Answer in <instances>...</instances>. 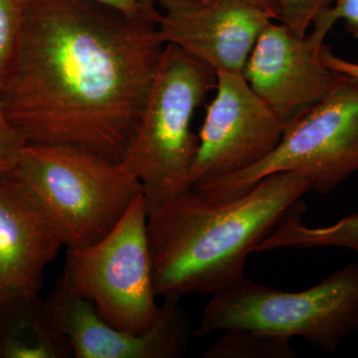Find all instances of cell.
Wrapping results in <instances>:
<instances>
[{
    "mask_svg": "<svg viewBox=\"0 0 358 358\" xmlns=\"http://www.w3.org/2000/svg\"><path fill=\"white\" fill-rule=\"evenodd\" d=\"M157 11L127 15L90 0H26L0 102L27 145L122 159L166 44Z\"/></svg>",
    "mask_w": 358,
    "mask_h": 358,
    "instance_id": "cell-1",
    "label": "cell"
},
{
    "mask_svg": "<svg viewBox=\"0 0 358 358\" xmlns=\"http://www.w3.org/2000/svg\"><path fill=\"white\" fill-rule=\"evenodd\" d=\"M310 192L305 178L279 173L230 199H211L192 188L148 214L157 296H212L241 280L250 254Z\"/></svg>",
    "mask_w": 358,
    "mask_h": 358,
    "instance_id": "cell-2",
    "label": "cell"
},
{
    "mask_svg": "<svg viewBox=\"0 0 358 358\" xmlns=\"http://www.w3.org/2000/svg\"><path fill=\"white\" fill-rule=\"evenodd\" d=\"M217 75L201 61L166 44L138 128L122 162L140 179L148 214L192 189L199 136L195 112Z\"/></svg>",
    "mask_w": 358,
    "mask_h": 358,
    "instance_id": "cell-3",
    "label": "cell"
},
{
    "mask_svg": "<svg viewBox=\"0 0 358 358\" xmlns=\"http://www.w3.org/2000/svg\"><path fill=\"white\" fill-rule=\"evenodd\" d=\"M13 173L43 205L67 249L107 236L143 194L122 160L74 145H27Z\"/></svg>",
    "mask_w": 358,
    "mask_h": 358,
    "instance_id": "cell-4",
    "label": "cell"
},
{
    "mask_svg": "<svg viewBox=\"0 0 358 358\" xmlns=\"http://www.w3.org/2000/svg\"><path fill=\"white\" fill-rule=\"evenodd\" d=\"M245 329L296 336L333 353L358 331V265L336 271L312 288L282 291L242 278L212 294L194 334Z\"/></svg>",
    "mask_w": 358,
    "mask_h": 358,
    "instance_id": "cell-5",
    "label": "cell"
},
{
    "mask_svg": "<svg viewBox=\"0 0 358 358\" xmlns=\"http://www.w3.org/2000/svg\"><path fill=\"white\" fill-rule=\"evenodd\" d=\"M358 171V80L345 76L327 98L285 129L265 159L209 185L194 188L211 199L243 194L263 178L292 173L312 192L329 194Z\"/></svg>",
    "mask_w": 358,
    "mask_h": 358,
    "instance_id": "cell-6",
    "label": "cell"
},
{
    "mask_svg": "<svg viewBox=\"0 0 358 358\" xmlns=\"http://www.w3.org/2000/svg\"><path fill=\"white\" fill-rule=\"evenodd\" d=\"M67 250L61 281L88 300L105 322L131 334L143 333L155 324L160 306L143 194L107 236L90 246Z\"/></svg>",
    "mask_w": 358,
    "mask_h": 358,
    "instance_id": "cell-7",
    "label": "cell"
},
{
    "mask_svg": "<svg viewBox=\"0 0 358 358\" xmlns=\"http://www.w3.org/2000/svg\"><path fill=\"white\" fill-rule=\"evenodd\" d=\"M192 171V188L249 169L279 145L285 127L243 75L216 73Z\"/></svg>",
    "mask_w": 358,
    "mask_h": 358,
    "instance_id": "cell-8",
    "label": "cell"
},
{
    "mask_svg": "<svg viewBox=\"0 0 358 358\" xmlns=\"http://www.w3.org/2000/svg\"><path fill=\"white\" fill-rule=\"evenodd\" d=\"M322 48L313 46L307 35L301 36L272 20L250 53L242 75L285 129L345 79V75L324 65L320 58Z\"/></svg>",
    "mask_w": 358,
    "mask_h": 358,
    "instance_id": "cell-9",
    "label": "cell"
},
{
    "mask_svg": "<svg viewBox=\"0 0 358 358\" xmlns=\"http://www.w3.org/2000/svg\"><path fill=\"white\" fill-rule=\"evenodd\" d=\"M46 301L76 358H178L192 338V320L179 298H164L155 324L141 334L110 326L61 280Z\"/></svg>",
    "mask_w": 358,
    "mask_h": 358,
    "instance_id": "cell-10",
    "label": "cell"
},
{
    "mask_svg": "<svg viewBox=\"0 0 358 358\" xmlns=\"http://www.w3.org/2000/svg\"><path fill=\"white\" fill-rule=\"evenodd\" d=\"M160 39L173 44L215 73L243 74L264 28L274 20L249 0H159Z\"/></svg>",
    "mask_w": 358,
    "mask_h": 358,
    "instance_id": "cell-11",
    "label": "cell"
},
{
    "mask_svg": "<svg viewBox=\"0 0 358 358\" xmlns=\"http://www.w3.org/2000/svg\"><path fill=\"white\" fill-rule=\"evenodd\" d=\"M64 246L55 224L13 171L0 176V296L39 293L44 271Z\"/></svg>",
    "mask_w": 358,
    "mask_h": 358,
    "instance_id": "cell-12",
    "label": "cell"
},
{
    "mask_svg": "<svg viewBox=\"0 0 358 358\" xmlns=\"http://www.w3.org/2000/svg\"><path fill=\"white\" fill-rule=\"evenodd\" d=\"M74 357L39 293L0 296V358Z\"/></svg>",
    "mask_w": 358,
    "mask_h": 358,
    "instance_id": "cell-13",
    "label": "cell"
},
{
    "mask_svg": "<svg viewBox=\"0 0 358 358\" xmlns=\"http://www.w3.org/2000/svg\"><path fill=\"white\" fill-rule=\"evenodd\" d=\"M305 204L299 207L265 240L256 252L284 248L343 247L358 254V215L341 219L333 225L310 227L303 222Z\"/></svg>",
    "mask_w": 358,
    "mask_h": 358,
    "instance_id": "cell-14",
    "label": "cell"
},
{
    "mask_svg": "<svg viewBox=\"0 0 358 358\" xmlns=\"http://www.w3.org/2000/svg\"><path fill=\"white\" fill-rule=\"evenodd\" d=\"M202 352L204 358H294L289 339L245 329H226Z\"/></svg>",
    "mask_w": 358,
    "mask_h": 358,
    "instance_id": "cell-15",
    "label": "cell"
},
{
    "mask_svg": "<svg viewBox=\"0 0 358 358\" xmlns=\"http://www.w3.org/2000/svg\"><path fill=\"white\" fill-rule=\"evenodd\" d=\"M26 0H0V92L15 58Z\"/></svg>",
    "mask_w": 358,
    "mask_h": 358,
    "instance_id": "cell-16",
    "label": "cell"
},
{
    "mask_svg": "<svg viewBox=\"0 0 358 358\" xmlns=\"http://www.w3.org/2000/svg\"><path fill=\"white\" fill-rule=\"evenodd\" d=\"M339 20L345 21L348 31L358 37V0H333L331 6L313 20L312 31L307 34L310 43L322 48L327 34Z\"/></svg>",
    "mask_w": 358,
    "mask_h": 358,
    "instance_id": "cell-17",
    "label": "cell"
},
{
    "mask_svg": "<svg viewBox=\"0 0 358 358\" xmlns=\"http://www.w3.org/2000/svg\"><path fill=\"white\" fill-rule=\"evenodd\" d=\"M278 20L288 26L296 34L306 36L313 20L333 0H275Z\"/></svg>",
    "mask_w": 358,
    "mask_h": 358,
    "instance_id": "cell-18",
    "label": "cell"
},
{
    "mask_svg": "<svg viewBox=\"0 0 358 358\" xmlns=\"http://www.w3.org/2000/svg\"><path fill=\"white\" fill-rule=\"evenodd\" d=\"M26 145L27 143L9 121L0 102V176L16 169Z\"/></svg>",
    "mask_w": 358,
    "mask_h": 358,
    "instance_id": "cell-19",
    "label": "cell"
},
{
    "mask_svg": "<svg viewBox=\"0 0 358 358\" xmlns=\"http://www.w3.org/2000/svg\"><path fill=\"white\" fill-rule=\"evenodd\" d=\"M320 58L324 65L333 72L358 80V63L334 55L326 45L322 46L320 52Z\"/></svg>",
    "mask_w": 358,
    "mask_h": 358,
    "instance_id": "cell-20",
    "label": "cell"
},
{
    "mask_svg": "<svg viewBox=\"0 0 358 358\" xmlns=\"http://www.w3.org/2000/svg\"><path fill=\"white\" fill-rule=\"evenodd\" d=\"M90 1L110 7L127 15L136 16L148 11L141 7L140 0H90Z\"/></svg>",
    "mask_w": 358,
    "mask_h": 358,
    "instance_id": "cell-21",
    "label": "cell"
},
{
    "mask_svg": "<svg viewBox=\"0 0 358 358\" xmlns=\"http://www.w3.org/2000/svg\"><path fill=\"white\" fill-rule=\"evenodd\" d=\"M159 1V0H140V3L145 10L152 11L155 10V4ZM249 1L267 13L273 20H278V9L275 0H249Z\"/></svg>",
    "mask_w": 358,
    "mask_h": 358,
    "instance_id": "cell-22",
    "label": "cell"
}]
</instances>
